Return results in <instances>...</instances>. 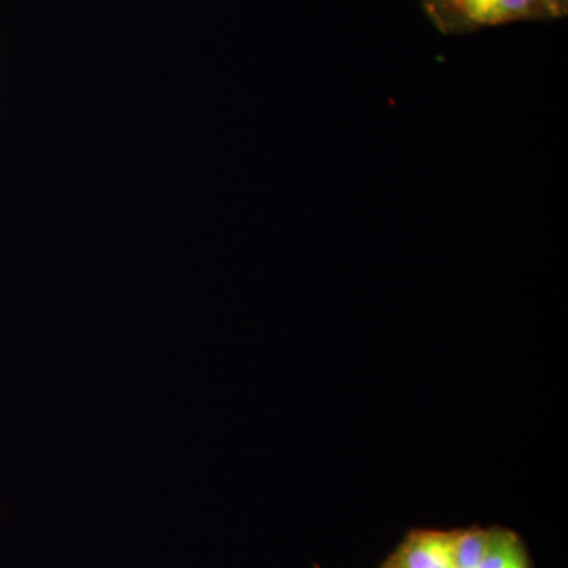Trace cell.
Listing matches in <instances>:
<instances>
[{"label": "cell", "mask_w": 568, "mask_h": 568, "mask_svg": "<svg viewBox=\"0 0 568 568\" xmlns=\"http://www.w3.org/2000/svg\"><path fill=\"white\" fill-rule=\"evenodd\" d=\"M489 528L454 529L452 568H478L487 549Z\"/></svg>", "instance_id": "obj_4"}, {"label": "cell", "mask_w": 568, "mask_h": 568, "mask_svg": "<svg viewBox=\"0 0 568 568\" xmlns=\"http://www.w3.org/2000/svg\"><path fill=\"white\" fill-rule=\"evenodd\" d=\"M478 568H534L528 547L515 530L489 528L487 549Z\"/></svg>", "instance_id": "obj_3"}, {"label": "cell", "mask_w": 568, "mask_h": 568, "mask_svg": "<svg viewBox=\"0 0 568 568\" xmlns=\"http://www.w3.org/2000/svg\"><path fill=\"white\" fill-rule=\"evenodd\" d=\"M454 530L413 529L381 568H452Z\"/></svg>", "instance_id": "obj_2"}, {"label": "cell", "mask_w": 568, "mask_h": 568, "mask_svg": "<svg viewBox=\"0 0 568 568\" xmlns=\"http://www.w3.org/2000/svg\"><path fill=\"white\" fill-rule=\"evenodd\" d=\"M422 9L444 36H466L518 21H551L545 0H422Z\"/></svg>", "instance_id": "obj_1"}, {"label": "cell", "mask_w": 568, "mask_h": 568, "mask_svg": "<svg viewBox=\"0 0 568 568\" xmlns=\"http://www.w3.org/2000/svg\"><path fill=\"white\" fill-rule=\"evenodd\" d=\"M552 20L566 18L568 13V0H545Z\"/></svg>", "instance_id": "obj_5"}]
</instances>
